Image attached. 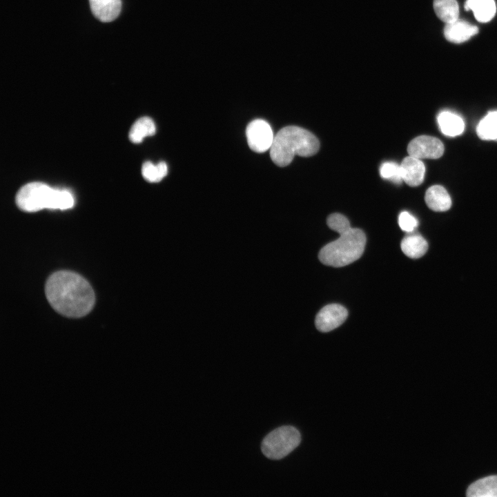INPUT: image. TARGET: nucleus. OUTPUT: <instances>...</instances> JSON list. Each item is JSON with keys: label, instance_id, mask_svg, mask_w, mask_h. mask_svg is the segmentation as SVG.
Masks as SVG:
<instances>
[{"label": "nucleus", "instance_id": "nucleus-1", "mask_svg": "<svg viewBox=\"0 0 497 497\" xmlns=\"http://www.w3.org/2000/svg\"><path fill=\"white\" fill-rule=\"evenodd\" d=\"M45 292L51 306L66 317H83L95 304L92 286L75 272L59 271L52 274L46 281Z\"/></svg>", "mask_w": 497, "mask_h": 497}, {"label": "nucleus", "instance_id": "nucleus-2", "mask_svg": "<svg viewBox=\"0 0 497 497\" xmlns=\"http://www.w3.org/2000/svg\"><path fill=\"white\" fill-rule=\"evenodd\" d=\"M320 143L309 130L295 126L282 128L274 137L270 148L272 161L278 166H288L295 155L311 157L318 153Z\"/></svg>", "mask_w": 497, "mask_h": 497}, {"label": "nucleus", "instance_id": "nucleus-3", "mask_svg": "<svg viewBox=\"0 0 497 497\" xmlns=\"http://www.w3.org/2000/svg\"><path fill=\"white\" fill-rule=\"evenodd\" d=\"M18 207L26 212L43 208L66 210L74 205V199L67 191L55 190L41 182H31L22 186L16 196Z\"/></svg>", "mask_w": 497, "mask_h": 497}, {"label": "nucleus", "instance_id": "nucleus-4", "mask_svg": "<svg viewBox=\"0 0 497 497\" xmlns=\"http://www.w3.org/2000/svg\"><path fill=\"white\" fill-rule=\"evenodd\" d=\"M366 244V236L360 228H351L326 244L319 252V260L327 266L342 267L358 260Z\"/></svg>", "mask_w": 497, "mask_h": 497}, {"label": "nucleus", "instance_id": "nucleus-5", "mask_svg": "<svg viewBox=\"0 0 497 497\" xmlns=\"http://www.w3.org/2000/svg\"><path fill=\"white\" fill-rule=\"evenodd\" d=\"M301 442L300 431L290 425L282 426L268 433L263 439V454L272 460H280L289 455Z\"/></svg>", "mask_w": 497, "mask_h": 497}, {"label": "nucleus", "instance_id": "nucleus-6", "mask_svg": "<svg viewBox=\"0 0 497 497\" xmlns=\"http://www.w3.org/2000/svg\"><path fill=\"white\" fill-rule=\"evenodd\" d=\"M246 136L248 146L256 153H264L270 149L275 137L269 124L261 119L248 124Z\"/></svg>", "mask_w": 497, "mask_h": 497}, {"label": "nucleus", "instance_id": "nucleus-7", "mask_svg": "<svg viewBox=\"0 0 497 497\" xmlns=\"http://www.w3.org/2000/svg\"><path fill=\"white\" fill-rule=\"evenodd\" d=\"M409 155L418 159H438L444 153L442 142L434 137L420 135L413 139L407 146Z\"/></svg>", "mask_w": 497, "mask_h": 497}, {"label": "nucleus", "instance_id": "nucleus-8", "mask_svg": "<svg viewBox=\"0 0 497 497\" xmlns=\"http://www.w3.org/2000/svg\"><path fill=\"white\" fill-rule=\"evenodd\" d=\"M348 311L338 304H330L324 306L316 315V328L322 332L331 331L340 326L347 319Z\"/></svg>", "mask_w": 497, "mask_h": 497}, {"label": "nucleus", "instance_id": "nucleus-9", "mask_svg": "<svg viewBox=\"0 0 497 497\" xmlns=\"http://www.w3.org/2000/svg\"><path fill=\"white\" fill-rule=\"evenodd\" d=\"M478 32L477 26L459 18L446 23L444 28L445 39L454 43H460L469 40Z\"/></svg>", "mask_w": 497, "mask_h": 497}, {"label": "nucleus", "instance_id": "nucleus-10", "mask_svg": "<svg viewBox=\"0 0 497 497\" xmlns=\"http://www.w3.org/2000/svg\"><path fill=\"white\" fill-rule=\"evenodd\" d=\"M402 178L407 185L417 186L421 184L425 175V166L421 159L407 156L400 164Z\"/></svg>", "mask_w": 497, "mask_h": 497}, {"label": "nucleus", "instance_id": "nucleus-11", "mask_svg": "<svg viewBox=\"0 0 497 497\" xmlns=\"http://www.w3.org/2000/svg\"><path fill=\"white\" fill-rule=\"evenodd\" d=\"M93 15L102 22H110L119 14L121 0H89Z\"/></svg>", "mask_w": 497, "mask_h": 497}, {"label": "nucleus", "instance_id": "nucleus-12", "mask_svg": "<svg viewBox=\"0 0 497 497\" xmlns=\"http://www.w3.org/2000/svg\"><path fill=\"white\" fill-rule=\"evenodd\" d=\"M425 200L427 206L436 212L446 211L451 206L450 195L446 189L440 185L429 187L426 191Z\"/></svg>", "mask_w": 497, "mask_h": 497}, {"label": "nucleus", "instance_id": "nucleus-13", "mask_svg": "<svg viewBox=\"0 0 497 497\" xmlns=\"http://www.w3.org/2000/svg\"><path fill=\"white\" fill-rule=\"evenodd\" d=\"M437 120L441 132L446 136L456 137L461 135L465 130L463 119L452 112H441Z\"/></svg>", "mask_w": 497, "mask_h": 497}, {"label": "nucleus", "instance_id": "nucleus-14", "mask_svg": "<svg viewBox=\"0 0 497 497\" xmlns=\"http://www.w3.org/2000/svg\"><path fill=\"white\" fill-rule=\"evenodd\" d=\"M466 10H471L477 21L485 23L491 21L496 12L494 0H466Z\"/></svg>", "mask_w": 497, "mask_h": 497}, {"label": "nucleus", "instance_id": "nucleus-15", "mask_svg": "<svg viewBox=\"0 0 497 497\" xmlns=\"http://www.w3.org/2000/svg\"><path fill=\"white\" fill-rule=\"evenodd\" d=\"M469 497H497V476H489L476 480L469 486Z\"/></svg>", "mask_w": 497, "mask_h": 497}, {"label": "nucleus", "instance_id": "nucleus-16", "mask_svg": "<svg viewBox=\"0 0 497 497\" xmlns=\"http://www.w3.org/2000/svg\"><path fill=\"white\" fill-rule=\"evenodd\" d=\"M402 251L407 257L416 259L423 256L427 249L428 244L425 239L419 234H411L405 236L401 241Z\"/></svg>", "mask_w": 497, "mask_h": 497}, {"label": "nucleus", "instance_id": "nucleus-17", "mask_svg": "<svg viewBox=\"0 0 497 497\" xmlns=\"http://www.w3.org/2000/svg\"><path fill=\"white\" fill-rule=\"evenodd\" d=\"M155 130L153 121L150 117H143L133 124L129 131L128 137L132 142L139 144L144 137L155 135Z\"/></svg>", "mask_w": 497, "mask_h": 497}, {"label": "nucleus", "instance_id": "nucleus-18", "mask_svg": "<svg viewBox=\"0 0 497 497\" xmlns=\"http://www.w3.org/2000/svg\"><path fill=\"white\" fill-rule=\"evenodd\" d=\"M433 6L438 17L445 23L458 19L459 6L456 0H433Z\"/></svg>", "mask_w": 497, "mask_h": 497}, {"label": "nucleus", "instance_id": "nucleus-19", "mask_svg": "<svg viewBox=\"0 0 497 497\" xmlns=\"http://www.w3.org/2000/svg\"><path fill=\"white\" fill-rule=\"evenodd\" d=\"M476 133L481 139L497 141V110L489 112L480 121Z\"/></svg>", "mask_w": 497, "mask_h": 497}, {"label": "nucleus", "instance_id": "nucleus-20", "mask_svg": "<svg viewBox=\"0 0 497 497\" xmlns=\"http://www.w3.org/2000/svg\"><path fill=\"white\" fill-rule=\"evenodd\" d=\"M167 165L164 162L155 165L150 162H146L142 168L143 177L149 182H160L167 175Z\"/></svg>", "mask_w": 497, "mask_h": 497}, {"label": "nucleus", "instance_id": "nucleus-21", "mask_svg": "<svg viewBox=\"0 0 497 497\" xmlns=\"http://www.w3.org/2000/svg\"><path fill=\"white\" fill-rule=\"evenodd\" d=\"M380 174L384 179H389L393 183L400 184L402 178L400 164L394 162H386L380 168Z\"/></svg>", "mask_w": 497, "mask_h": 497}, {"label": "nucleus", "instance_id": "nucleus-22", "mask_svg": "<svg viewBox=\"0 0 497 497\" xmlns=\"http://www.w3.org/2000/svg\"><path fill=\"white\" fill-rule=\"evenodd\" d=\"M328 226L340 235L349 231L351 227L348 219L340 213H333L327 218Z\"/></svg>", "mask_w": 497, "mask_h": 497}, {"label": "nucleus", "instance_id": "nucleus-23", "mask_svg": "<svg viewBox=\"0 0 497 497\" xmlns=\"http://www.w3.org/2000/svg\"><path fill=\"white\" fill-rule=\"evenodd\" d=\"M400 228L408 233L413 232L418 225V220L407 211H402L398 217Z\"/></svg>", "mask_w": 497, "mask_h": 497}]
</instances>
